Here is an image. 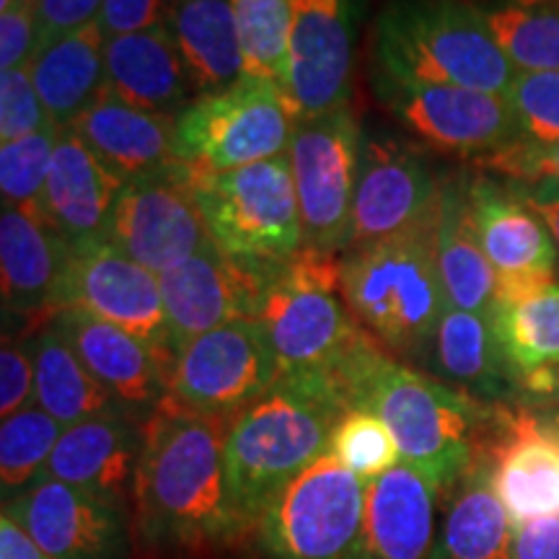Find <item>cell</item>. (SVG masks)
Instances as JSON below:
<instances>
[{
  "instance_id": "8d00e7d4",
  "label": "cell",
  "mask_w": 559,
  "mask_h": 559,
  "mask_svg": "<svg viewBox=\"0 0 559 559\" xmlns=\"http://www.w3.org/2000/svg\"><path fill=\"white\" fill-rule=\"evenodd\" d=\"M485 16L495 41L519 73H559V11L502 5Z\"/></svg>"
},
{
  "instance_id": "f5cc1de1",
  "label": "cell",
  "mask_w": 559,
  "mask_h": 559,
  "mask_svg": "<svg viewBox=\"0 0 559 559\" xmlns=\"http://www.w3.org/2000/svg\"><path fill=\"white\" fill-rule=\"evenodd\" d=\"M557 423H559V417H557Z\"/></svg>"
},
{
  "instance_id": "836d02e7",
  "label": "cell",
  "mask_w": 559,
  "mask_h": 559,
  "mask_svg": "<svg viewBox=\"0 0 559 559\" xmlns=\"http://www.w3.org/2000/svg\"><path fill=\"white\" fill-rule=\"evenodd\" d=\"M489 319L519 383L559 362V283L513 304H495Z\"/></svg>"
},
{
  "instance_id": "1f68e13d",
  "label": "cell",
  "mask_w": 559,
  "mask_h": 559,
  "mask_svg": "<svg viewBox=\"0 0 559 559\" xmlns=\"http://www.w3.org/2000/svg\"><path fill=\"white\" fill-rule=\"evenodd\" d=\"M169 32L190 70L198 96L243 75L239 29L230 0H171Z\"/></svg>"
},
{
  "instance_id": "74e56055",
  "label": "cell",
  "mask_w": 559,
  "mask_h": 559,
  "mask_svg": "<svg viewBox=\"0 0 559 559\" xmlns=\"http://www.w3.org/2000/svg\"><path fill=\"white\" fill-rule=\"evenodd\" d=\"M330 453L362 481L379 479L400 464V445L389 425L370 409H347L332 432Z\"/></svg>"
},
{
  "instance_id": "4dcf8cb0",
  "label": "cell",
  "mask_w": 559,
  "mask_h": 559,
  "mask_svg": "<svg viewBox=\"0 0 559 559\" xmlns=\"http://www.w3.org/2000/svg\"><path fill=\"white\" fill-rule=\"evenodd\" d=\"M451 492L432 559H515V523L495 495L485 459Z\"/></svg>"
},
{
  "instance_id": "d4e9b609",
  "label": "cell",
  "mask_w": 559,
  "mask_h": 559,
  "mask_svg": "<svg viewBox=\"0 0 559 559\" xmlns=\"http://www.w3.org/2000/svg\"><path fill=\"white\" fill-rule=\"evenodd\" d=\"M438 489L409 464L368 481L366 521L353 559H432Z\"/></svg>"
},
{
  "instance_id": "e0dca14e",
  "label": "cell",
  "mask_w": 559,
  "mask_h": 559,
  "mask_svg": "<svg viewBox=\"0 0 559 559\" xmlns=\"http://www.w3.org/2000/svg\"><path fill=\"white\" fill-rule=\"evenodd\" d=\"M3 513L29 531L47 559H130L124 508L47 474L5 502Z\"/></svg>"
},
{
  "instance_id": "603a6c76",
  "label": "cell",
  "mask_w": 559,
  "mask_h": 559,
  "mask_svg": "<svg viewBox=\"0 0 559 559\" xmlns=\"http://www.w3.org/2000/svg\"><path fill=\"white\" fill-rule=\"evenodd\" d=\"M75 251L39 207H3L0 215V272L5 311L47 324L58 313L62 280Z\"/></svg>"
},
{
  "instance_id": "83f0119b",
  "label": "cell",
  "mask_w": 559,
  "mask_h": 559,
  "mask_svg": "<svg viewBox=\"0 0 559 559\" xmlns=\"http://www.w3.org/2000/svg\"><path fill=\"white\" fill-rule=\"evenodd\" d=\"M469 181L466 177H443L436 221V260L449 306L461 311H492L498 272L481 249L474 226Z\"/></svg>"
},
{
  "instance_id": "f35d334b",
  "label": "cell",
  "mask_w": 559,
  "mask_h": 559,
  "mask_svg": "<svg viewBox=\"0 0 559 559\" xmlns=\"http://www.w3.org/2000/svg\"><path fill=\"white\" fill-rule=\"evenodd\" d=\"M60 135L62 130L52 122L39 132L13 140L0 148L3 207H39Z\"/></svg>"
},
{
  "instance_id": "7a4b0ae2",
  "label": "cell",
  "mask_w": 559,
  "mask_h": 559,
  "mask_svg": "<svg viewBox=\"0 0 559 559\" xmlns=\"http://www.w3.org/2000/svg\"><path fill=\"white\" fill-rule=\"evenodd\" d=\"M330 376L347 409H370L389 425L404 464L423 474L438 495L451 492L487 449L485 404L404 366L373 334H362Z\"/></svg>"
},
{
  "instance_id": "f1b7e54d",
  "label": "cell",
  "mask_w": 559,
  "mask_h": 559,
  "mask_svg": "<svg viewBox=\"0 0 559 559\" xmlns=\"http://www.w3.org/2000/svg\"><path fill=\"white\" fill-rule=\"evenodd\" d=\"M423 362L430 376L449 386L474 396L508 394L515 379L513 368L502 353L492 319L487 313L461 311L449 306L438 321Z\"/></svg>"
},
{
  "instance_id": "52a82bcc",
  "label": "cell",
  "mask_w": 559,
  "mask_h": 559,
  "mask_svg": "<svg viewBox=\"0 0 559 559\" xmlns=\"http://www.w3.org/2000/svg\"><path fill=\"white\" fill-rule=\"evenodd\" d=\"M277 83L243 73L194 99L174 124V158L198 174H218L288 153L296 124Z\"/></svg>"
},
{
  "instance_id": "f546056e",
  "label": "cell",
  "mask_w": 559,
  "mask_h": 559,
  "mask_svg": "<svg viewBox=\"0 0 559 559\" xmlns=\"http://www.w3.org/2000/svg\"><path fill=\"white\" fill-rule=\"evenodd\" d=\"M102 26L88 24L37 52L29 73L50 122L68 130L107 86Z\"/></svg>"
},
{
  "instance_id": "6da1fadb",
  "label": "cell",
  "mask_w": 559,
  "mask_h": 559,
  "mask_svg": "<svg viewBox=\"0 0 559 559\" xmlns=\"http://www.w3.org/2000/svg\"><path fill=\"white\" fill-rule=\"evenodd\" d=\"M230 419L190 409L166 394L143 423L132 502L140 534L151 547H221L241 534L226 485Z\"/></svg>"
},
{
  "instance_id": "ba28073f",
  "label": "cell",
  "mask_w": 559,
  "mask_h": 559,
  "mask_svg": "<svg viewBox=\"0 0 559 559\" xmlns=\"http://www.w3.org/2000/svg\"><path fill=\"white\" fill-rule=\"evenodd\" d=\"M366 506L368 481L324 453L267 502L254 544L267 559H353Z\"/></svg>"
},
{
  "instance_id": "44dd1931",
  "label": "cell",
  "mask_w": 559,
  "mask_h": 559,
  "mask_svg": "<svg viewBox=\"0 0 559 559\" xmlns=\"http://www.w3.org/2000/svg\"><path fill=\"white\" fill-rule=\"evenodd\" d=\"M353 39L345 0H296L288 41V96L296 117L349 104Z\"/></svg>"
},
{
  "instance_id": "ee69618b",
  "label": "cell",
  "mask_w": 559,
  "mask_h": 559,
  "mask_svg": "<svg viewBox=\"0 0 559 559\" xmlns=\"http://www.w3.org/2000/svg\"><path fill=\"white\" fill-rule=\"evenodd\" d=\"M104 0H34V55L99 19Z\"/></svg>"
},
{
  "instance_id": "ffe728a7",
  "label": "cell",
  "mask_w": 559,
  "mask_h": 559,
  "mask_svg": "<svg viewBox=\"0 0 559 559\" xmlns=\"http://www.w3.org/2000/svg\"><path fill=\"white\" fill-rule=\"evenodd\" d=\"M50 324L73 347L88 373L109 391L122 415L143 425L166 400V368L145 342L83 309H62Z\"/></svg>"
},
{
  "instance_id": "b9f144b4",
  "label": "cell",
  "mask_w": 559,
  "mask_h": 559,
  "mask_svg": "<svg viewBox=\"0 0 559 559\" xmlns=\"http://www.w3.org/2000/svg\"><path fill=\"white\" fill-rule=\"evenodd\" d=\"M477 166L523 187H559V143L542 145L531 143V140H519V143H510L506 148L479 156Z\"/></svg>"
},
{
  "instance_id": "4fadbf2b",
  "label": "cell",
  "mask_w": 559,
  "mask_h": 559,
  "mask_svg": "<svg viewBox=\"0 0 559 559\" xmlns=\"http://www.w3.org/2000/svg\"><path fill=\"white\" fill-rule=\"evenodd\" d=\"M277 379L267 332L257 319H236L179 349L169 370V396L205 415L236 417Z\"/></svg>"
},
{
  "instance_id": "3957f363",
  "label": "cell",
  "mask_w": 559,
  "mask_h": 559,
  "mask_svg": "<svg viewBox=\"0 0 559 559\" xmlns=\"http://www.w3.org/2000/svg\"><path fill=\"white\" fill-rule=\"evenodd\" d=\"M347 402L324 370L285 373L275 386L230 419L226 485L241 531L306 466L330 453L332 432Z\"/></svg>"
},
{
  "instance_id": "681fc988",
  "label": "cell",
  "mask_w": 559,
  "mask_h": 559,
  "mask_svg": "<svg viewBox=\"0 0 559 559\" xmlns=\"http://www.w3.org/2000/svg\"><path fill=\"white\" fill-rule=\"evenodd\" d=\"M0 559H47V555L32 539L29 531L13 521L9 513H3L0 519Z\"/></svg>"
},
{
  "instance_id": "e575fe53",
  "label": "cell",
  "mask_w": 559,
  "mask_h": 559,
  "mask_svg": "<svg viewBox=\"0 0 559 559\" xmlns=\"http://www.w3.org/2000/svg\"><path fill=\"white\" fill-rule=\"evenodd\" d=\"M239 29L243 73L277 83H288V41L296 0H230Z\"/></svg>"
},
{
  "instance_id": "7c38bea8",
  "label": "cell",
  "mask_w": 559,
  "mask_h": 559,
  "mask_svg": "<svg viewBox=\"0 0 559 559\" xmlns=\"http://www.w3.org/2000/svg\"><path fill=\"white\" fill-rule=\"evenodd\" d=\"M213 241L194 194L190 166L174 164L124 181L107 247L160 275Z\"/></svg>"
},
{
  "instance_id": "5bb4252c",
  "label": "cell",
  "mask_w": 559,
  "mask_h": 559,
  "mask_svg": "<svg viewBox=\"0 0 559 559\" xmlns=\"http://www.w3.org/2000/svg\"><path fill=\"white\" fill-rule=\"evenodd\" d=\"M376 96L391 115L438 153L485 156L523 140L508 99L481 91L373 73Z\"/></svg>"
},
{
  "instance_id": "9c48e42d",
  "label": "cell",
  "mask_w": 559,
  "mask_h": 559,
  "mask_svg": "<svg viewBox=\"0 0 559 559\" xmlns=\"http://www.w3.org/2000/svg\"><path fill=\"white\" fill-rule=\"evenodd\" d=\"M192 177L202 218L221 251L280 262L304 247L288 153L230 171H192Z\"/></svg>"
},
{
  "instance_id": "d6a6232c",
  "label": "cell",
  "mask_w": 559,
  "mask_h": 559,
  "mask_svg": "<svg viewBox=\"0 0 559 559\" xmlns=\"http://www.w3.org/2000/svg\"><path fill=\"white\" fill-rule=\"evenodd\" d=\"M29 340L37 404L58 419L62 428H73L104 415H122L109 391L88 373V368L50 321Z\"/></svg>"
},
{
  "instance_id": "8fae6325",
  "label": "cell",
  "mask_w": 559,
  "mask_h": 559,
  "mask_svg": "<svg viewBox=\"0 0 559 559\" xmlns=\"http://www.w3.org/2000/svg\"><path fill=\"white\" fill-rule=\"evenodd\" d=\"M443 179L415 145L391 135L362 138L353 226L345 254L436 230Z\"/></svg>"
},
{
  "instance_id": "ab89813d",
  "label": "cell",
  "mask_w": 559,
  "mask_h": 559,
  "mask_svg": "<svg viewBox=\"0 0 559 559\" xmlns=\"http://www.w3.org/2000/svg\"><path fill=\"white\" fill-rule=\"evenodd\" d=\"M523 140L559 143V73H519L508 94Z\"/></svg>"
},
{
  "instance_id": "277c9868",
  "label": "cell",
  "mask_w": 559,
  "mask_h": 559,
  "mask_svg": "<svg viewBox=\"0 0 559 559\" xmlns=\"http://www.w3.org/2000/svg\"><path fill=\"white\" fill-rule=\"evenodd\" d=\"M376 73L502 99L519 79L485 13L464 0H396L389 5L376 29Z\"/></svg>"
},
{
  "instance_id": "7402d4cb",
  "label": "cell",
  "mask_w": 559,
  "mask_h": 559,
  "mask_svg": "<svg viewBox=\"0 0 559 559\" xmlns=\"http://www.w3.org/2000/svg\"><path fill=\"white\" fill-rule=\"evenodd\" d=\"M124 179L96 158L70 130H62L39 210L75 254L107 243Z\"/></svg>"
},
{
  "instance_id": "30bf717a",
  "label": "cell",
  "mask_w": 559,
  "mask_h": 559,
  "mask_svg": "<svg viewBox=\"0 0 559 559\" xmlns=\"http://www.w3.org/2000/svg\"><path fill=\"white\" fill-rule=\"evenodd\" d=\"M360 122L349 104L293 124L288 158L304 247L345 254L360 166Z\"/></svg>"
},
{
  "instance_id": "8992f818",
  "label": "cell",
  "mask_w": 559,
  "mask_h": 559,
  "mask_svg": "<svg viewBox=\"0 0 559 559\" xmlns=\"http://www.w3.org/2000/svg\"><path fill=\"white\" fill-rule=\"evenodd\" d=\"M257 321L275 349L280 376L330 373L366 334L342 296V254L309 247L283 262Z\"/></svg>"
},
{
  "instance_id": "ac0fdd59",
  "label": "cell",
  "mask_w": 559,
  "mask_h": 559,
  "mask_svg": "<svg viewBox=\"0 0 559 559\" xmlns=\"http://www.w3.org/2000/svg\"><path fill=\"white\" fill-rule=\"evenodd\" d=\"M469 198L479 243L498 272L495 304H513L555 285V236L519 192L477 177L469 181Z\"/></svg>"
},
{
  "instance_id": "7bdbcfd3",
  "label": "cell",
  "mask_w": 559,
  "mask_h": 559,
  "mask_svg": "<svg viewBox=\"0 0 559 559\" xmlns=\"http://www.w3.org/2000/svg\"><path fill=\"white\" fill-rule=\"evenodd\" d=\"M32 404H37L32 340H5L3 349H0V415L5 419L32 407Z\"/></svg>"
},
{
  "instance_id": "f907efd6",
  "label": "cell",
  "mask_w": 559,
  "mask_h": 559,
  "mask_svg": "<svg viewBox=\"0 0 559 559\" xmlns=\"http://www.w3.org/2000/svg\"><path fill=\"white\" fill-rule=\"evenodd\" d=\"M528 394L534 396H547V400H559V362L547 370H539V373L528 376L526 381L521 383Z\"/></svg>"
},
{
  "instance_id": "cb8c5ba5",
  "label": "cell",
  "mask_w": 559,
  "mask_h": 559,
  "mask_svg": "<svg viewBox=\"0 0 559 559\" xmlns=\"http://www.w3.org/2000/svg\"><path fill=\"white\" fill-rule=\"evenodd\" d=\"M143 425L104 415L62 430L45 474L96 498L128 508L143 456Z\"/></svg>"
},
{
  "instance_id": "d590c367",
  "label": "cell",
  "mask_w": 559,
  "mask_h": 559,
  "mask_svg": "<svg viewBox=\"0 0 559 559\" xmlns=\"http://www.w3.org/2000/svg\"><path fill=\"white\" fill-rule=\"evenodd\" d=\"M62 425L39 404L3 419L0 428V485L5 502L29 489L45 474L62 436Z\"/></svg>"
},
{
  "instance_id": "484cf974",
  "label": "cell",
  "mask_w": 559,
  "mask_h": 559,
  "mask_svg": "<svg viewBox=\"0 0 559 559\" xmlns=\"http://www.w3.org/2000/svg\"><path fill=\"white\" fill-rule=\"evenodd\" d=\"M104 70L107 88L138 109L179 117L198 99L169 26L107 39Z\"/></svg>"
},
{
  "instance_id": "d6986e66",
  "label": "cell",
  "mask_w": 559,
  "mask_h": 559,
  "mask_svg": "<svg viewBox=\"0 0 559 559\" xmlns=\"http://www.w3.org/2000/svg\"><path fill=\"white\" fill-rule=\"evenodd\" d=\"M485 459L510 521L559 519V423L526 409L498 412Z\"/></svg>"
},
{
  "instance_id": "f6af8a7d",
  "label": "cell",
  "mask_w": 559,
  "mask_h": 559,
  "mask_svg": "<svg viewBox=\"0 0 559 559\" xmlns=\"http://www.w3.org/2000/svg\"><path fill=\"white\" fill-rule=\"evenodd\" d=\"M171 0H104L96 24L104 37H122L169 24Z\"/></svg>"
},
{
  "instance_id": "60d3db41",
  "label": "cell",
  "mask_w": 559,
  "mask_h": 559,
  "mask_svg": "<svg viewBox=\"0 0 559 559\" xmlns=\"http://www.w3.org/2000/svg\"><path fill=\"white\" fill-rule=\"evenodd\" d=\"M47 124L52 122L34 88L29 66L0 70V143H13Z\"/></svg>"
},
{
  "instance_id": "9a60e30c",
  "label": "cell",
  "mask_w": 559,
  "mask_h": 559,
  "mask_svg": "<svg viewBox=\"0 0 559 559\" xmlns=\"http://www.w3.org/2000/svg\"><path fill=\"white\" fill-rule=\"evenodd\" d=\"M285 260H241L210 243L158 275L177 353L187 342L236 319H257Z\"/></svg>"
},
{
  "instance_id": "816d5d0a",
  "label": "cell",
  "mask_w": 559,
  "mask_h": 559,
  "mask_svg": "<svg viewBox=\"0 0 559 559\" xmlns=\"http://www.w3.org/2000/svg\"><path fill=\"white\" fill-rule=\"evenodd\" d=\"M523 5H536V3H542V0H521Z\"/></svg>"
},
{
  "instance_id": "7dc6e473",
  "label": "cell",
  "mask_w": 559,
  "mask_h": 559,
  "mask_svg": "<svg viewBox=\"0 0 559 559\" xmlns=\"http://www.w3.org/2000/svg\"><path fill=\"white\" fill-rule=\"evenodd\" d=\"M515 559H559V519H534L515 526Z\"/></svg>"
},
{
  "instance_id": "5b68a950",
  "label": "cell",
  "mask_w": 559,
  "mask_h": 559,
  "mask_svg": "<svg viewBox=\"0 0 559 559\" xmlns=\"http://www.w3.org/2000/svg\"><path fill=\"white\" fill-rule=\"evenodd\" d=\"M342 296L355 321L389 353L423 360L449 309L436 230L342 254Z\"/></svg>"
},
{
  "instance_id": "c3c4849f",
  "label": "cell",
  "mask_w": 559,
  "mask_h": 559,
  "mask_svg": "<svg viewBox=\"0 0 559 559\" xmlns=\"http://www.w3.org/2000/svg\"><path fill=\"white\" fill-rule=\"evenodd\" d=\"M515 192L519 198L526 202V205L534 210L539 218L547 223V228L555 236L557 251H559V187L557 185H534V187H523L515 185Z\"/></svg>"
},
{
  "instance_id": "4316f807",
  "label": "cell",
  "mask_w": 559,
  "mask_h": 559,
  "mask_svg": "<svg viewBox=\"0 0 559 559\" xmlns=\"http://www.w3.org/2000/svg\"><path fill=\"white\" fill-rule=\"evenodd\" d=\"M177 117L156 115L122 102L104 86L96 102L70 124V132L124 181L174 164Z\"/></svg>"
},
{
  "instance_id": "2e32d148",
  "label": "cell",
  "mask_w": 559,
  "mask_h": 559,
  "mask_svg": "<svg viewBox=\"0 0 559 559\" xmlns=\"http://www.w3.org/2000/svg\"><path fill=\"white\" fill-rule=\"evenodd\" d=\"M62 309H83L145 342L164 362L169 381L177 347L171 342L156 272L107 243L86 254H75L62 280L58 311Z\"/></svg>"
},
{
  "instance_id": "bcb514c9",
  "label": "cell",
  "mask_w": 559,
  "mask_h": 559,
  "mask_svg": "<svg viewBox=\"0 0 559 559\" xmlns=\"http://www.w3.org/2000/svg\"><path fill=\"white\" fill-rule=\"evenodd\" d=\"M34 45V0H16L9 11L0 13V70L29 66Z\"/></svg>"
}]
</instances>
